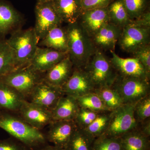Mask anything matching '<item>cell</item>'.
<instances>
[{"label":"cell","mask_w":150,"mask_h":150,"mask_svg":"<svg viewBox=\"0 0 150 150\" xmlns=\"http://www.w3.org/2000/svg\"><path fill=\"white\" fill-rule=\"evenodd\" d=\"M74 67L68 55L45 73L43 81L51 86L62 88L72 74Z\"/></svg>","instance_id":"19"},{"label":"cell","mask_w":150,"mask_h":150,"mask_svg":"<svg viewBox=\"0 0 150 150\" xmlns=\"http://www.w3.org/2000/svg\"><path fill=\"white\" fill-rule=\"evenodd\" d=\"M64 94L62 88L51 86L43 81L34 88L26 100L51 111Z\"/></svg>","instance_id":"10"},{"label":"cell","mask_w":150,"mask_h":150,"mask_svg":"<svg viewBox=\"0 0 150 150\" xmlns=\"http://www.w3.org/2000/svg\"><path fill=\"white\" fill-rule=\"evenodd\" d=\"M16 115L1 110L0 128L21 142L30 150H37L47 144L45 134Z\"/></svg>","instance_id":"1"},{"label":"cell","mask_w":150,"mask_h":150,"mask_svg":"<svg viewBox=\"0 0 150 150\" xmlns=\"http://www.w3.org/2000/svg\"><path fill=\"white\" fill-rule=\"evenodd\" d=\"M134 113L139 123L150 118V95L140 100L135 104Z\"/></svg>","instance_id":"34"},{"label":"cell","mask_w":150,"mask_h":150,"mask_svg":"<svg viewBox=\"0 0 150 150\" xmlns=\"http://www.w3.org/2000/svg\"><path fill=\"white\" fill-rule=\"evenodd\" d=\"M98 113L80 107L74 121L78 128L85 129L92 123Z\"/></svg>","instance_id":"33"},{"label":"cell","mask_w":150,"mask_h":150,"mask_svg":"<svg viewBox=\"0 0 150 150\" xmlns=\"http://www.w3.org/2000/svg\"><path fill=\"white\" fill-rule=\"evenodd\" d=\"M38 46L68 52V36L66 28L61 25L54 28L46 37L39 41Z\"/></svg>","instance_id":"23"},{"label":"cell","mask_w":150,"mask_h":150,"mask_svg":"<svg viewBox=\"0 0 150 150\" xmlns=\"http://www.w3.org/2000/svg\"><path fill=\"white\" fill-rule=\"evenodd\" d=\"M68 55L74 67L83 68L97 49L79 21L68 24Z\"/></svg>","instance_id":"2"},{"label":"cell","mask_w":150,"mask_h":150,"mask_svg":"<svg viewBox=\"0 0 150 150\" xmlns=\"http://www.w3.org/2000/svg\"><path fill=\"white\" fill-rule=\"evenodd\" d=\"M111 111L99 112L92 123L84 130L94 139L104 134L109 125Z\"/></svg>","instance_id":"29"},{"label":"cell","mask_w":150,"mask_h":150,"mask_svg":"<svg viewBox=\"0 0 150 150\" xmlns=\"http://www.w3.org/2000/svg\"><path fill=\"white\" fill-rule=\"evenodd\" d=\"M17 68L16 55L5 38H0V79Z\"/></svg>","instance_id":"25"},{"label":"cell","mask_w":150,"mask_h":150,"mask_svg":"<svg viewBox=\"0 0 150 150\" xmlns=\"http://www.w3.org/2000/svg\"><path fill=\"white\" fill-rule=\"evenodd\" d=\"M23 18L11 4L6 0H0V38L20 29Z\"/></svg>","instance_id":"15"},{"label":"cell","mask_w":150,"mask_h":150,"mask_svg":"<svg viewBox=\"0 0 150 150\" xmlns=\"http://www.w3.org/2000/svg\"><path fill=\"white\" fill-rule=\"evenodd\" d=\"M0 150H30L16 139L11 138L0 140Z\"/></svg>","instance_id":"36"},{"label":"cell","mask_w":150,"mask_h":150,"mask_svg":"<svg viewBox=\"0 0 150 150\" xmlns=\"http://www.w3.org/2000/svg\"><path fill=\"white\" fill-rule=\"evenodd\" d=\"M119 138L123 150H150V137L142 133L138 127Z\"/></svg>","instance_id":"24"},{"label":"cell","mask_w":150,"mask_h":150,"mask_svg":"<svg viewBox=\"0 0 150 150\" xmlns=\"http://www.w3.org/2000/svg\"><path fill=\"white\" fill-rule=\"evenodd\" d=\"M150 28L131 23L123 28L118 42L123 51L133 54L139 48L150 44Z\"/></svg>","instance_id":"9"},{"label":"cell","mask_w":150,"mask_h":150,"mask_svg":"<svg viewBox=\"0 0 150 150\" xmlns=\"http://www.w3.org/2000/svg\"><path fill=\"white\" fill-rule=\"evenodd\" d=\"M80 107L97 112L110 111L99 96L94 92L90 93L76 98Z\"/></svg>","instance_id":"30"},{"label":"cell","mask_w":150,"mask_h":150,"mask_svg":"<svg viewBox=\"0 0 150 150\" xmlns=\"http://www.w3.org/2000/svg\"><path fill=\"white\" fill-rule=\"evenodd\" d=\"M25 100L11 87L0 81V110L18 114Z\"/></svg>","instance_id":"21"},{"label":"cell","mask_w":150,"mask_h":150,"mask_svg":"<svg viewBox=\"0 0 150 150\" xmlns=\"http://www.w3.org/2000/svg\"><path fill=\"white\" fill-rule=\"evenodd\" d=\"M134 105L123 104L111 111L109 125L104 134L109 137H120L137 129L139 123L134 115Z\"/></svg>","instance_id":"7"},{"label":"cell","mask_w":150,"mask_h":150,"mask_svg":"<svg viewBox=\"0 0 150 150\" xmlns=\"http://www.w3.org/2000/svg\"><path fill=\"white\" fill-rule=\"evenodd\" d=\"M68 56V52L38 46L30 65L38 71L45 73Z\"/></svg>","instance_id":"16"},{"label":"cell","mask_w":150,"mask_h":150,"mask_svg":"<svg viewBox=\"0 0 150 150\" xmlns=\"http://www.w3.org/2000/svg\"><path fill=\"white\" fill-rule=\"evenodd\" d=\"M113 0H80L83 11L107 8Z\"/></svg>","instance_id":"37"},{"label":"cell","mask_w":150,"mask_h":150,"mask_svg":"<svg viewBox=\"0 0 150 150\" xmlns=\"http://www.w3.org/2000/svg\"><path fill=\"white\" fill-rule=\"evenodd\" d=\"M133 56L142 64L148 74H150V44L139 48Z\"/></svg>","instance_id":"35"},{"label":"cell","mask_w":150,"mask_h":150,"mask_svg":"<svg viewBox=\"0 0 150 150\" xmlns=\"http://www.w3.org/2000/svg\"><path fill=\"white\" fill-rule=\"evenodd\" d=\"M44 74L29 65L16 69L1 78L0 81L11 87L26 100L34 88L43 81Z\"/></svg>","instance_id":"5"},{"label":"cell","mask_w":150,"mask_h":150,"mask_svg":"<svg viewBox=\"0 0 150 150\" xmlns=\"http://www.w3.org/2000/svg\"><path fill=\"white\" fill-rule=\"evenodd\" d=\"M35 23L34 28L39 41L54 28L61 26L62 20L56 12L52 1L37 3L35 8Z\"/></svg>","instance_id":"8"},{"label":"cell","mask_w":150,"mask_h":150,"mask_svg":"<svg viewBox=\"0 0 150 150\" xmlns=\"http://www.w3.org/2000/svg\"><path fill=\"white\" fill-rule=\"evenodd\" d=\"M79 22L91 38L103 26L110 22L107 7L83 11Z\"/></svg>","instance_id":"17"},{"label":"cell","mask_w":150,"mask_h":150,"mask_svg":"<svg viewBox=\"0 0 150 150\" xmlns=\"http://www.w3.org/2000/svg\"><path fill=\"white\" fill-rule=\"evenodd\" d=\"M0 111H1V110H0Z\"/></svg>","instance_id":"41"},{"label":"cell","mask_w":150,"mask_h":150,"mask_svg":"<svg viewBox=\"0 0 150 150\" xmlns=\"http://www.w3.org/2000/svg\"><path fill=\"white\" fill-rule=\"evenodd\" d=\"M131 21L139 18L146 11L149 0H122Z\"/></svg>","instance_id":"32"},{"label":"cell","mask_w":150,"mask_h":150,"mask_svg":"<svg viewBox=\"0 0 150 150\" xmlns=\"http://www.w3.org/2000/svg\"><path fill=\"white\" fill-rule=\"evenodd\" d=\"M110 22L121 29L131 20L122 0H113L107 7Z\"/></svg>","instance_id":"26"},{"label":"cell","mask_w":150,"mask_h":150,"mask_svg":"<svg viewBox=\"0 0 150 150\" xmlns=\"http://www.w3.org/2000/svg\"><path fill=\"white\" fill-rule=\"evenodd\" d=\"M37 150H66L65 149H62V148L56 146L54 145H50L47 144L44 145L43 146L39 148Z\"/></svg>","instance_id":"39"},{"label":"cell","mask_w":150,"mask_h":150,"mask_svg":"<svg viewBox=\"0 0 150 150\" xmlns=\"http://www.w3.org/2000/svg\"><path fill=\"white\" fill-rule=\"evenodd\" d=\"M53 0H37V3H42L52 1Z\"/></svg>","instance_id":"40"},{"label":"cell","mask_w":150,"mask_h":150,"mask_svg":"<svg viewBox=\"0 0 150 150\" xmlns=\"http://www.w3.org/2000/svg\"><path fill=\"white\" fill-rule=\"evenodd\" d=\"M96 94L110 111L115 110L123 104L121 97L111 86L96 88Z\"/></svg>","instance_id":"28"},{"label":"cell","mask_w":150,"mask_h":150,"mask_svg":"<svg viewBox=\"0 0 150 150\" xmlns=\"http://www.w3.org/2000/svg\"><path fill=\"white\" fill-rule=\"evenodd\" d=\"M94 139L84 129L77 127L71 137L66 150H91Z\"/></svg>","instance_id":"27"},{"label":"cell","mask_w":150,"mask_h":150,"mask_svg":"<svg viewBox=\"0 0 150 150\" xmlns=\"http://www.w3.org/2000/svg\"><path fill=\"white\" fill-rule=\"evenodd\" d=\"M131 23L142 27L150 28V13L146 11L139 18L131 21Z\"/></svg>","instance_id":"38"},{"label":"cell","mask_w":150,"mask_h":150,"mask_svg":"<svg viewBox=\"0 0 150 150\" xmlns=\"http://www.w3.org/2000/svg\"><path fill=\"white\" fill-rule=\"evenodd\" d=\"M79 108L76 98L64 94L51 111L53 120H74Z\"/></svg>","instance_id":"22"},{"label":"cell","mask_w":150,"mask_h":150,"mask_svg":"<svg viewBox=\"0 0 150 150\" xmlns=\"http://www.w3.org/2000/svg\"><path fill=\"white\" fill-rule=\"evenodd\" d=\"M91 150H123L119 137L103 135L95 138Z\"/></svg>","instance_id":"31"},{"label":"cell","mask_w":150,"mask_h":150,"mask_svg":"<svg viewBox=\"0 0 150 150\" xmlns=\"http://www.w3.org/2000/svg\"><path fill=\"white\" fill-rule=\"evenodd\" d=\"M45 135L47 142L67 149L71 137L77 128L74 120L53 121Z\"/></svg>","instance_id":"14"},{"label":"cell","mask_w":150,"mask_h":150,"mask_svg":"<svg viewBox=\"0 0 150 150\" xmlns=\"http://www.w3.org/2000/svg\"><path fill=\"white\" fill-rule=\"evenodd\" d=\"M35 129L41 131L53 121L50 110L25 100L17 114Z\"/></svg>","instance_id":"11"},{"label":"cell","mask_w":150,"mask_h":150,"mask_svg":"<svg viewBox=\"0 0 150 150\" xmlns=\"http://www.w3.org/2000/svg\"><path fill=\"white\" fill-rule=\"evenodd\" d=\"M96 88L112 85L118 73L102 51L97 50L83 68Z\"/></svg>","instance_id":"4"},{"label":"cell","mask_w":150,"mask_h":150,"mask_svg":"<svg viewBox=\"0 0 150 150\" xmlns=\"http://www.w3.org/2000/svg\"><path fill=\"white\" fill-rule=\"evenodd\" d=\"M119 94L123 104H135L150 95V81L118 75L111 86Z\"/></svg>","instance_id":"6"},{"label":"cell","mask_w":150,"mask_h":150,"mask_svg":"<svg viewBox=\"0 0 150 150\" xmlns=\"http://www.w3.org/2000/svg\"><path fill=\"white\" fill-rule=\"evenodd\" d=\"M110 52L112 56L110 59V62L118 75L150 81V74L137 58H123L118 56L115 51Z\"/></svg>","instance_id":"13"},{"label":"cell","mask_w":150,"mask_h":150,"mask_svg":"<svg viewBox=\"0 0 150 150\" xmlns=\"http://www.w3.org/2000/svg\"><path fill=\"white\" fill-rule=\"evenodd\" d=\"M62 88L65 94L76 98L93 92L96 88L83 68L74 67L72 74Z\"/></svg>","instance_id":"12"},{"label":"cell","mask_w":150,"mask_h":150,"mask_svg":"<svg viewBox=\"0 0 150 150\" xmlns=\"http://www.w3.org/2000/svg\"><path fill=\"white\" fill-rule=\"evenodd\" d=\"M6 41L16 55V69L30 65L39 41L34 28L17 30L11 33Z\"/></svg>","instance_id":"3"},{"label":"cell","mask_w":150,"mask_h":150,"mask_svg":"<svg viewBox=\"0 0 150 150\" xmlns=\"http://www.w3.org/2000/svg\"><path fill=\"white\" fill-rule=\"evenodd\" d=\"M52 2L63 22L70 24L79 21L83 11L80 0H53Z\"/></svg>","instance_id":"20"},{"label":"cell","mask_w":150,"mask_h":150,"mask_svg":"<svg viewBox=\"0 0 150 150\" xmlns=\"http://www.w3.org/2000/svg\"><path fill=\"white\" fill-rule=\"evenodd\" d=\"M122 29L109 22L103 26L91 38L94 45L98 50L115 51Z\"/></svg>","instance_id":"18"}]
</instances>
